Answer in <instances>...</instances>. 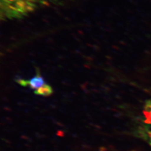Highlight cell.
<instances>
[{"label": "cell", "mask_w": 151, "mask_h": 151, "mask_svg": "<svg viewBox=\"0 0 151 151\" xmlns=\"http://www.w3.org/2000/svg\"><path fill=\"white\" fill-rule=\"evenodd\" d=\"M17 82L21 86L30 88L37 95L47 96L51 95L53 93L52 88L39 73L30 79H20L17 80Z\"/></svg>", "instance_id": "6da1fadb"}, {"label": "cell", "mask_w": 151, "mask_h": 151, "mask_svg": "<svg viewBox=\"0 0 151 151\" xmlns=\"http://www.w3.org/2000/svg\"><path fill=\"white\" fill-rule=\"evenodd\" d=\"M144 115L145 118V122L146 124L147 125V134H148V138L151 144V105H150L149 108H147L144 111Z\"/></svg>", "instance_id": "7a4b0ae2"}]
</instances>
